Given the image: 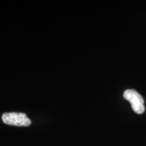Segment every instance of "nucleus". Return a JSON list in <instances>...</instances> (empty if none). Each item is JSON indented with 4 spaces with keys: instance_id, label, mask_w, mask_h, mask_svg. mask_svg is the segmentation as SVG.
<instances>
[{
    "instance_id": "f257e3e1",
    "label": "nucleus",
    "mask_w": 146,
    "mask_h": 146,
    "mask_svg": "<svg viewBox=\"0 0 146 146\" xmlns=\"http://www.w3.org/2000/svg\"><path fill=\"white\" fill-rule=\"evenodd\" d=\"M5 124L18 127H28L31 124V120L27 117V114L22 112H6L1 116Z\"/></svg>"
},
{
    "instance_id": "f03ea898",
    "label": "nucleus",
    "mask_w": 146,
    "mask_h": 146,
    "mask_svg": "<svg viewBox=\"0 0 146 146\" xmlns=\"http://www.w3.org/2000/svg\"><path fill=\"white\" fill-rule=\"evenodd\" d=\"M123 97L130 102L132 109L137 114H142L145 111L144 100L137 91L134 89H127L124 92Z\"/></svg>"
}]
</instances>
